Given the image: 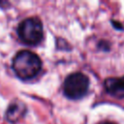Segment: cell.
I'll return each mask as SVG.
<instances>
[{"label":"cell","mask_w":124,"mask_h":124,"mask_svg":"<svg viewBox=\"0 0 124 124\" xmlns=\"http://www.w3.org/2000/svg\"><path fill=\"white\" fill-rule=\"evenodd\" d=\"M15 74L21 79H30L35 78L42 69L40 57L30 50H20L13 58L12 63Z\"/></svg>","instance_id":"obj_1"},{"label":"cell","mask_w":124,"mask_h":124,"mask_svg":"<svg viewBox=\"0 0 124 124\" xmlns=\"http://www.w3.org/2000/svg\"><path fill=\"white\" fill-rule=\"evenodd\" d=\"M17 34L24 44L29 46L38 45L44 37L43 24L38 17H27L19 23Z\"/></svg>","instance_id":"obj_2"},{"label":"cell","mask_w":124,"mask_h":124,"mask_svg":"<svg viewBox=\"0 0 124 124\" xmlns=\"http://www.w3.org/2000/svg\"><path fill=\"white\" fill-rule=\"evenodd\" d=\"M89 78L82 73L77 72L69 75L63 84V91L65 96L72 100L82 98L88 91Z\"/></svg>","instance_id":"obj_3"},{"label":"cell","mask_w":124,"mask_h":124,"mask_svg":"<svg viewBox=\"0 0 124 124\" xmlns=\"http://www.w3.org/2000/svg\"><path fill=\"white\" fill-rule=\"evenodd\" d=\"M105 88L109 95L119 99L124 98V77L107 78L105 80Z\"/></svg>","instance_id":"obj_4"},{"label":"cell","mask_w":124,"mask_h":124,"mask_svg":"<svg viewBox=\"0 0 124 124\" xmlns=\"http://www.w3.org/2000/svg\"><path fill=\"white\" fill-rule=\"evenodd\" d=\"M26 113V107L21 102H14L12 103L6 111V118L11 123H16L19 119H21Z\"/></svg>","instance_id":"obj_5"},{"label":"cell","mask_w":124,"mask_h":124,"mask_svg":"<svg viewBox=\"0 0 124 124\" xmlns=\"http://www.w3.org/2000/svg\"><path fill=\"white\" fill-rule=\"evenodd\" d=\"M104 124H113V123H111V122H106V123H104Z\"/></svg>","instance_id":"obj_6"}]
</instances>
